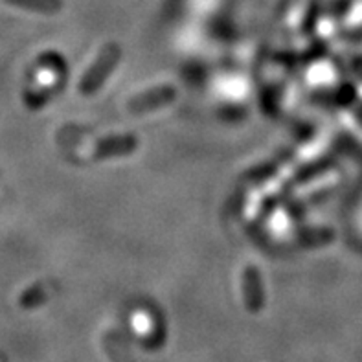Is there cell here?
<instances>
[{
	"label": "cell",
	"mask_w": 362,
	"mask_h": 362,
	"mask_svg": "<svg viewBox=\"0 0 362 362\" xmlns=\"http://www.w3.org/2000/svg\"><path fill=\"white\" fill-rule=\"evenodd\" d=\"M245 303L250 311H259L263 308V281L256 267H247L243 272Z\"/></svg>",
	"instance_id": "277c9868"
},
{
	"label": "cell",
	"mask_w": 362,
	"mask_h": 362,
	"mask_svg": "<svg viewBox=\"0 0 362 362\" xmlns=\"http://www.w3.org/2000/svg\"><path fill=\"white\" fill-rule=\"evenodd\" d=\"M177 90L173 87H156L146 92H140L133 100L129 101V109L133 112H147V110L158 109L175 100Z\"/></svg>",
	"instance_id": "7a4b0ae2"
},
{
	"label": "cell",
	"mask_w": 362,
	"mask_h": 362,
	"mask_svg": "<svg viewBox=\"0 0 362 362\" xmlns=\"http://www.w3.org/2000/svg\"><path fill=\"white\" fill-rule=\"evenodd\" d=\"M136 149V138L133 134H118V136L103 138L96 144L94 156L107 158V156H122L129 155Z\"/></svg>",
	"instance_id": "3957f363"
},
{
	"label": "cell",
	"mask_w": 362,
	"mask_h": 362,
	"mask_svg": "<svg viewBox=\"0 0 362 362\" xmlns=\"http://www.w3.org/2000/svg\"><path fill=\"white\" fill-rule=\"evenodd\" d=\"M118 61H119L118 46L107 45L105 48L100 52L96 61L92 63L88 72L83 76L81 83H79V92H81V94H92V92H96L98 88L103 85V81L109 78L112 69L118 64Z\"/></svg>",
	"instance_id": "6da1fadb"
}]
</instances>
